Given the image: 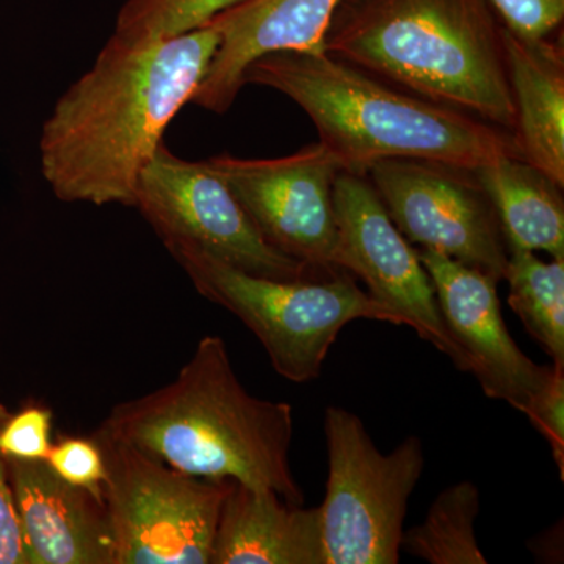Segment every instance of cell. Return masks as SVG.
I'll use <instances>...</instances> for the list:
<instances>
[{
	"instance_id": "obj_11",
	"label": "cell",
	"mask_w": 564,
	"mask_h": 564,
	"mask_svg": "<svg viewBox=\"0 0 564 564\" xmlns=\"http://www.w3.org/2000/svg\"><path fill=\"white\" fill-rule=\"evenodd\" d=\"M334 214L339 234V269L359 278L395 325L413 328L463 372L462 352L445 329L433 282L419 259L417 248L393 225L366 176L337 174Z\"/></svg>"
},
{
	"instance_id": "obj_21",
	"label": "cell",
	"mask_w": 564,
	"mask_h": 564,
	"mask_svg": "<svg viewBox=\"0 0 564 564\" xmlns=\"http://www.w3.org/2000/svg\"><path fill=\"white\" fill-rule=\"evenodd\" d=\"M46 463L58 477L104 496L107 469L101 447L93 437H65L52 444Z\"/></svg>"
},
{
	"instance_id": "obj_24",
	"label": "cell",
	"mask_w": 564,
	"mask_h": 564,
	"mask_svg": "<svg viewBox=\"0 0 564 564\" xmlns=\"http://www.w3.org/2000/svg\"><path fill=\"white\" fill-rule=\"evenodd\" d=\"M534 429L551 444L560 474L564 470V366L554 364L551 378L534 395L525 413Z\"/></svg>"
},
{
	"instance_id": "obj_19",
	"label": "cell",
	"mask_w": 564,
	"mask_h": 564,
	"mask_svg": "<svg viewBox=\"0 0 564 564\" xmlns=\"http://www.w3.org/2000/svg\"><path fill=\"white\" fill-rule=\"evenodd\" d=\"M480 491L473 481L444 489L421 525L403 533L400 549L430 564H486L475 536Z\"/></svg>"
},
{
	"instance_id": "obj_4",
	"label": "cell",
	"mask_w": 564,
	"mask_h": 564,
	"mask_svg": "<svg viewBox=\"0 0 564 564\" xmlns=\"http://www.w3.org/2000/svg\"><path fill=\"white\" fill-rule=\"evenodd\" d=\"M247 84L299 104L343 172L366 176L389 159L467 170L503 155L522 159L514 132L399 90L325 51L263 55L245 73Z\"/></svg>"
},
{
	"instance_id": "obj_5",
	"label": "cell",
	"mask_w": 564,
	"mask_h": 564,
	"mask_svg": "<svg viewBox=\"0 0 564 564\" xmlns=\"http://www.w3.org/2000/svg\"><path fill=\"white\" fill-rule=\"evenodd\" d=\"M165 245L204 299L236 315L265 348L278 375L292 383L317 380L340 332L355 321L392 323L351 273L282 281L242 272L191 243Z\"/></svg>"
},
{
	"instance_id": "obj_25",
	"label": "cell",
	"mask_w": 564,
	"mask_h": 564,
	"mask_svg": "<svg viewBox=\"0 0 564 564\" xmlns=\"http://www.w3.org/2000/svg\"><path fill=\"white\" fill-rule=\"evenodd\" d=\"M10 411L0 403V426L9 419ZM0 564H29L20 518L11 489L9 464L0 454Z\"/></svg>"
},
{
	"instance_id": "obj_9",
	"label": "cell",
	"mask_w": 564,
	"mask_h": 564,
	"mask_svg": "<svg viewBox=\"0 0 564 564\" xmlns=\"http://www.w3.org/2000/svg\"><path fill=\"white\" fill-rule=\"evenodd\" d=\"M220 176L265 242L323 276L339 269L334 182L343 172L325 144L278 159L215 155L204 161Z\"/></svg>"
},
{
	"instance_id": "obj_13",
	"label": "cell",
	"mask_w": 564,
	"mask_h": 564,
	"mask_svg": "<svg viewBox=\"0 0 564 564\" xmlns=\"http://www.w3.org/2000/svg\"><path fill=\"white\" fill-rule=\"evenodd\" d=\"M7 464L29 564H117L104 496L68 484L46 462Z\"/></svg>"
},
{
	"instance_id": "obj_17",
	"label": "cell",
	"mask_w": 564,
	"mask_h": 564,
	"mask_svg": "<svg viewBox=\"0 0 564 564\" xmlns=\"http://www.w3.org/2000/svg\"><path fill=\"white\" fill-rule=\"evenodd\" d=\"M491 199L508 250L564 258L563 187L524 159H494L473 170Z\"/></svg>"
},
{
	"instance_id": "obj_2",
	"label": "cell",
	"mask_w": 564,
	"mask_h": 564,
	"mask_svg": "<svg viewBox=\"0 0 564 564\" xmlns=\"http://www.w3.org/2000/svg\"><path fill=\"white\" fill-rule=\"evenodd\" d=\"M98 430L193 477L304 503L289 462L292 406L251 395L221 337H203L172 383L117 404Z\"/></svg>"
},
{
	"instance_id": "obj_23",
	"label": "cell",
	"mask_w": 564,
	"mask_h": 564,
	"mask_svg": "<svg viewBox=\"0 0 564 564\" xmlns=\"http://www.w3.org/2000/svg\"><path fill=\"white\" fill-rule=\"evenodd\" d=\"M503 28L522 40L554 35L564 20V0H489Z\"/></svg>"
},
{
	"instance_id": "obj_3",
	"label": "cell",
	"mask_w": 564,
	"mask_h": 564,
	"mask_svg": "<svg viewBox=\"0 0 564 564\" xmlns=\"http://www.w3.org/2000/svg\"><path fill=\"white\" fill-rule=\"evenodd\" d=\"M323 51L399 90L516 131L503 24L489 0H340Z\"/></svg>"
},
{
	"instance_id": "obj_12",
	"label": "cell",
	"mask_w": 564,
	"mask_h": 564,
	"mask_svg": "<svg viewBox=\"0 0 564 564\" xmlns=\"http://www.w3.org/2000/svg\"><path fill=\"white\" fill-rule=\"evenodd\" d=\"M417 254L433 282L445 329L462 352L463 372L477 378L488 399L525 413L554 364L532 361L514 343L505 325L499 281L441 252L417 248Z\"/></svg>"
},
{
	"instance_id": "obj_14",
	"label": "cell",
	"mask_w": 564,
	"mask_h": 564,
	"mask_svg": "<svg viewBox=\"0 0 564 564\" xmlns=\"http://www.w3.org/2000/svg\"><path fill=\"white\" fill-rule=\"evenodd\" d=\"M340 0H247L209 22L220 44L192 104L214 113L231 109L252 62L280 51H323Z\"/></svg>"
},
{
	"instance_id": "obj_22",
	"label": "cell",
	"mask_w": 564,
	"mask_h": 564,
	"mask_svg": "<svg viewBox=\"0 0 564 564\" xmlns=\"http://www.w3.org/2000/svg\"><path fill=\"white\" fill-rule=\"evenodd\" d=\"M52 413L43 406H28L9 415L0 426V454L21 462H46L52 441Z\"/></svg>"
},
{
	"instance_id": "obj_7",
	"label": "cell",
	"mask_w": 564,
	"mask_h": 564,
	"mask_svg": "<svg viewBox=\"0 0 564 564\" xmlns=\"http://www.w3.org/2000/svg\"><path fill=\"white\" fill-rule=\"evenodd\" d=\"M117 564H210L232 480L181 473L96 430Z\"/></svg>"
},
{
	"instance_id": "obj_6",
	"label": "cell",
	"mask_w": 564,
	"mask_h": 564,
	"mask_svg": "<svg viewBox=\"0 0 564 564\" xmlns=\"http://www.w3.org/2000/svg\"><path fill=\"white\" fill-rule=\"evenodd\" d=\"M328 481L321 510L326 564H397L411 494L425 469L421 437L381 454L361 419L340 406L323 417Z\"/></svg>"
},
{
	"instance_id": "obj_1",
	"label": "cell",
	"mask_w": 564,
	"mask_h": 564,
	"mask_svg": "<svg viewBox=\"0 0 564 564\" xmlns=\"http://www.w3.org/2000/svg\"><path fill=\"white\" fill-rule=\"evenodd\" d=\"M220 44L210 25L173 39L111 35L44 121L40 163L61 202L133 207L144 166L193 96Z\"/></svg>"
},
{
	"instance_id": "obj_20",
	"label": "cell",
	"mask_w": 564,
	"mask_h": 564,
	"mask_svg": "<svg viewBox=\"0 0 564 564\" xmlns=\"http://www.w3.org/2000/svg\"><path fill=\"white\" fill-rule=\"evenodd\" d=\"M247 0H128L113 36L128 43L173 39L206 28L218 14Z\"/></svg>"
},
{
	"instance_id": "obj_10",
	"label": "cell",
	"mask_w": 564,
	"mask_h": 564,
	"mask_svg": "<svg viewBox=\"0 0 564 564\" xmlns=\"http://www.w3.org/2000/svg\"><path fill=\"white\" fill-rule=\"evenodd\" d=\"M366 177L408 242L503 280L507 242L473 170L389 159L370 166Z\"/></svg>"
},
{
	"instance_id": "obj_15",
	"label": "cell",
	"mask_w": 564,
	"mask_h": 564,
	"mask_svg": "<svg viewBox=\"0 0 564 564\" xmlns=\"http://www.w3.org/2000/svg\"><path fill=\"white\" fill-rule=\"evenodd\" d=\"M210 564H326L321 510L232 481Z\"/></svg>"
},
{
	"instance_id": "obj_8",
	"label": "cell",
	"mask_w": 564,
	"mask_h": 564,
	"mask_svg": "<svg viewBox=\"0 0 564 564\" xmlns=\"http://www.w3.org/2000/svg\"><path fill=\"white\" fill-rule=\"evenodd\" d=\"M133 207L163 243L195 245L256 276L328 278L270 247L220 176L204 162L177 158L163 143L141 173Z\"/></svg>"
},
{
	"instance_id": "obj_18",
	"label": "cell",
	"mask_w": 564,
	"mask_h": 564,
	"mask_svg": "<svg viewBox=\"0 0 564 564\" xmlns=\"http://www.w3.org/2000/svg\"><path fill=\"white\" fill-rule=\"evenodd\" d=\"M508 303L527 333L564 366V258L545 262L534 251L508 250Z\"/></svg>"
},
{
	"instance_id": "obj_16",
	"label": "cell",
	"mask_w": 564,
	"mask_h": 564,
	"mask_svg": "<svg viewBox=\"0 0 564 564\" xmlns=\"http://www.w3.org/2000/svg\"><path fill=\"white\" fill-rule=\"evenodd\" d=\"M522 159L564 187L563 41L522 40L503 28Z\"/></svg>"
}]
</instances>
